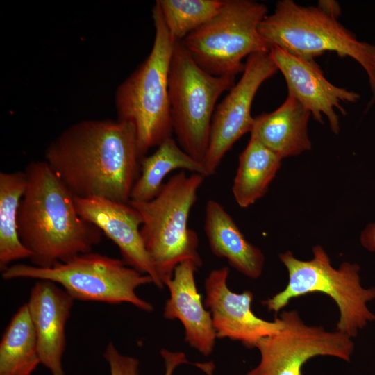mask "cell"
I'll list each match as a JSON object with an SVG mask.
<instances>
[{
  "instance_id": "6da1fadb",
  "label": "cell",
  "mask_w": 375,
  "mask_h": 375,
  "mask_svg": "<svg viewBox=\"0 0 375 375\" xmlns=\"http://www.w3.org/2000/svg\"><path fill=\"white\" fill-rule=\"evenodd\" d=\"M142 158L134 124L106 119L69 126L47 147L44 160L74 197L127 203Z\"/></svg>"
},
{
  "instance_id": "7a4b0ae2",
  "label": "cell",
  "mask_w": 375,
  "mask_h": 375,
  "mask_svg": "<svg viewBox=\"0 0 375 375\" xmlns=\"http://www.w3.org/2000/svg\"><path fill=\"white\" fill-rule=\"evenodd\" d=\"M26 189L17 218L22 243L31 252V265L50 267L92 251L102 231L78 213L74 196L44 161L24 169Z\"/></svg>"
},
{
  "instance_id": "3957f363",
  "label": "cell",
  "mask_w": 375,
  "mask_h": 375,
  "mask_svg": "<svg viewBox=\"0 0 375 375\" xmlns=\"http://www.w3.org/2000/svg\"><path fill=\"white\" fill-rule=\"evenodd\" d=\"M153 44L146 59L117 87V119L132 122L140 154L172 137L169 73L176 40L170 35L156 2L152 8Z\"/></svg>"
},
{
  "instance_id": "277c9868",
  "label": "cell",
  "mask_w": 375,
  "mask_h": 375,
  "mask_svg": "<svg viewBox=\"0 0 375 375\" xmlns=\"http://www.w3.org/2000/svg\"><path fill=\"white\" fill-rule=\"evenodd\" d=\"M204 178L180 171L169 178L152 200L130 201L141 215L144 244L164 285L180 263L190 260L198 268L202 265L199 238L188 227V219Z\"/></svg>"
},
{
  "instance_id": "5b68a950",
  "label": "cell",
  "mask_w": 375,
  "mask_h": 375,
  "mask_svg": "<svg viewBox=\"0 0 375 375\" xmlns=\"http://www.w3.org/2000/svg\"><path fill=\"white\" fill-rule=\"evenodd\" d=\"M258 32L269 47H280L308 59L326 51L356 60L365 70L375 99V45L358 41L335 17L318 6H302L292 0L278 1Z\"/></svg>"
},
{
  "instance_id": "8992f818",
  "label": "cell",
  "mask_w": 375,
  "mask_h": 375,
  "mask_svg": "<svg viewBox=\"0 0 375 375\" xmlns=\"http://www.w3.org/2000/svg\"><path fill=\"white\" fill-rule=\"evenodd\" d=\"M312 251L310 260H299L290 251L279 254L289 281L283 290L262 301V305L276 313L293 298L322 292L331 297L339 308L337 330L351 338L356 336L359 329L375 320V315L367 306L375 299V288L362 287L358 265L344 262L335 269L322 246L314 247Z\"/></svg>"
},
{
  "instance_id": "52a82bcc",
  "label": "cell",
  "mask_w": 375,
  "mask_h": 375,
  "mask_svg": "<svg viewBox=\"0 0 375 375\" xmlns=\"http://www.w3.org/2000/svg\"><path fill=\"white\" fill-rule=\"evenodd\" d=\"M1 272L5 280L26 278L52 281L74 300L128 303L146 312L153 310V306L135 291L142 285L153 283L151 276L126 265L122 260L99 253L78 254L50 267L19 263Z\"/></svg>"
},
{
  "instance_id": "ba28073f",
  "label": "cell",
  "mask_w": 375,
  "mask_h": 375,
  "mask_svg": "<svg viewBox=\"0 0 375 375\" xmlns=\"http://www.w3.org/2000/svg\"><path fill=\"white\" fill-rule=\"evenodd\" d=\"M267 6L252 0H224L218 12L181 42L195 62L217 76L243 72L242 60L250 55L269 51L258 32L267 15Z\"/></svg>"
},
{
  "instance_id": "9c48e42d",
  "label": "cell",
  "mask_w": 375,
  "mask_h": 375,
  "mask_svg": "<svg viewBox=\"0 0 375 375\" xmlns=\"http://www.w3.org/2000/svg\"><path fill=\"white\" fill-rule=\"evenodd\" d=\"M235 85V77L217 76L202 69L181 41H176L169 73L173 133L188 154L203 163L216 103Z\"/></svg>"
},
{
  "instance_id": "30bf717a",
  "label": "cell",
  "mask_w": 375,
  "mask_h": 375,
  "mask_svg": "<svg viewBox=\"0 0 375 375\" xmlns=\"http://www.w3.org/2000/svg\"><path fill=\"white\" fill-rule=\"evenodd\" d=\"M279 317L282 328L259 341L260 362L247 375H301L303 365L317 356L350 361L354 343L348 335L308 326L296 310L283 311Z\"/></svg>"
},
{
  "instance_id": "8fae6325",
  "label": "cell",
  "mask_w": 375,
  "mask_h": 375,
  "mask_svg": "<svg viewBox=\"0 0 375 375\" xmlns=\"http://www.w3.org/2000/svg\"><path fill=\"white\" fill-rule=\"evenodd\" d=\"M277 71L269 51L247 58L241 78L215 108L203 162L207 177L215 174L233 144L242 135L251 133L254 123L251 110L255 95L262 83Z\"/></svg>"
},
{
  "instance_id": "7c38bea8",
  "label": "cell",
  "mask_w": 375,
  "mask_h": 375,
  "mask_svg": "<svg viewBox=\"0 0 375 375\" xmlns=\"http://www.w3.org/2000/svg\"><path fill=\"white\" fill-rule=\"evenodd\" d=\"M229 268L213 269L205 280L204 306L212 315L217 338L240 341L249 348L256 347L263 338L278 332L283 322L276 317L272 322L257 317L251 310L253 294L232 292L227 285Z\"/></svg>"
},
{
  "instance_id": "4fadbf2b",
  "label": "cell",
  "mask_w": 375,
  "mask_h": 375,
  "mask_svg": "<svg viewBox=\"0 0 375 375\" xmlns=\"http://www.w3.org/2000/svg\"><path fill=\"white\" fill-rule=\"evenodd\" d=\"M269 52L285 79L288 94L297 99L319 123L324 124L323 115L326 116L331 131L338 134L339 117L335 109L346 115L341 103H355L359 94L331 84L314 60L299 57L278 47H271Z\"/></svg>"
},
{
  "instance_id": "5bb4252c",
  "label": "cell",
  "mask_w": 375,
  "mask_h": 375,
  "mask_svg": "<svg viewBox=\"0 0 375 375\" xmlns=\"http://www.w3.org/2000/svg\"><path fill=\"white\" fill-rule=\"evenodd\" d=\"M78 215L98 227L118 247L124 262L151 276L158 288L164 285L147 251L140 233L142 219L131 203H120L100 197H74Z\"/></svg>"
},
{
  "instance_id": "9a60e30c",
  "label": "cell",
  "mask_w": 375,
  "mask_h": 375,
  "mask_svg": "<svg viewBox=\"0 0 375 375\" xmlns=\"http://www.w3.org/2000/svg\"><path fill=\"white\" fill-rule=\"evenodd\" d=\"M74 299L58 284L39 280L27 304L35 332L41 363L51 375H66L62 358L65 349V326Z\"/></svg>"
},
{
  "instance_id": "2e32d148",
  "label": "cell",
  "mask_w": 375,
  "mask_h": 375,
  "mask_svg": "<svg viewBox=\"0 0 375 375\" xmlns=\"http://www.w3.org/2000/svg\"><path fill=\"white\" fill-rule=\"evenodd\" d=\"M198 267L190 260L180 263L173 276L165 283L169 298L163 315L168 319H178L185 329L186 342L205 356L213 351L217 336L212 315L204 308L194 278Z\"/></svg>"
},
{
  "instance_id": "e0dca14e",
  "label": "cell",
  "mask_w": 375,
  "mask_h": 375,
  "mask_svg": "<svg viewBox=\"0 0 375 375\" xmlns=\"http://www.w3.org/2000/svg\"><path fill=\"white\" fill-rule=\"evenodd\" d=\"M204 231L212 253L251 278L262 274L265 256L251 244L224 206L208 199L205 208Z\"/></svg>"
},
{
  "instance_id": "ac0fdd59",
  "label": "cell",
  "mask_w": 375,
  "mask_h": 375,
  "mask_svg": "<svg viewBox=\"0 0 375 375\" xmlns=\"http://www.w3.org/2000/svg\"><path fill=\"white\" fill-rule=\"evenodd\" d=\"M311 114L293 96L275 110L254 117L251 135L281 158L310 150L308 122Z\"/></svg>"
},
{
  "instance_id": "d6986e66",
  "label": "cell",
  "mask_w": 375,
  "mask_h": 375,
  "mask_svg": "<svg viewBox=\"0 0 375 375\" xmlns=\"http://www.w3.org/2000/svg\"><path fill=\"white\" fill-rule=\"evenodd\" d=\"M176 169L207 177L203 163L188 154L170 137L159 144L152 154L141 159L140 176L132 189L130 201L147 202L154 199L162 190L165 178Z\"/></svg>"
},
{
  "instance_id": "ffe728a7",
  "label": "cell",
  "mask_w": 375,
  "mask_h": 375,
  "mask_svg": "<svg viewBox=\"0 0 375 375\" xmlns=\"http://www.w3.org/2000/svg\"><path fill=\"white\" fill-rule=\"evenodd\" d=\"M282 158L251 135L239 157L232 185L237 204L247 208L262 198L281 165Z\"/></svg>"
},
{
  "instance_id": "44dd1931",
  "label": "cell",
  "mask_w": 375,
  "mask_h": 375,
  "mask_svg": "<svg viewBox=\"0 0 375 375\" xmlns=\"http://www.w3.org/2000/svg\"><path fill=\"white\" fill-rule=\"evenodd\" d=\"M41 363L27 304L12 316L0 342V375H31Z\"/></svg>"
},
{
  "instance_id": "7402d4cb",
  "label": "cell",
  "mask_w": 375,
  "mask_h": 375,
  "mask_svg": "<svg viewBox=\"0 0 375 375\" xmlns=\"http://www.w3.org/2000/svg\"><path fill=\"white\" fill-rule=\"evenodd\" d=\"M24 171L0 172V269L15 260L30 258L17 228L18 211L26 189Z\"/></svg>"
},
{
  "instance_id": "603a6c76",
  "label": "cell",
  "mask_w": 375,
  "mask_h": 375,
  "mask_svg": "<svg viewBox=\"0 0 375 375\" xmlns=\"http://www.w3.org/2000/svg\"><path fill=\"white\" fill-rule=\"evenodd\" d=\"M164 22L176 41L210 21L224 0H158Z\"/></svg>"
},
{
  "instance_id": "cb8c5ba5",
  "label": "cell",
  "mask_w": 375,
  "mask_h": 375,
  "mask_svg": "<svg viewBox=\"0 0 375 375\" xmlns=\"http://www.w3.org/2000/svg\"><path fill=\"white\" fill-rule=\"evenodd\" d=\"M103 356L109 365L110 375H140L138 360L122 355L112 342L107 344Z\"/></svg>"
},
{
  "instance_id": "d4e9b609",
  "label": "cell",
  "mask_w": 375,
  "mask_h": 375,
  "mask_svg": "<svg viewBox=\"0 0 375 375\" xmlns=\"http://www.w3.org/2000/svg\"><path fill=\"white\" fill-rule=\"evenodd\" d=\"M160 354L165 362V375H173L174 371L178 366L188 362L185 354L183 352H172L162 349Z\"/></svg>"
},
{
  "instance_id": "484cf974",
  "label": "cell",
  "mask_w": 375,
  "mask_h": 375,
  "mask_svg": "<svg viewBox=\"0 0 375 375\" xmlns=\"http://www.w3.org/2000/svg\"><path fill=\"white\" fill-rule=\"evenodd\" d=\"M361 244L370 251H375V223L369 224L360 235Z\"/></svg>"
},
{
  "instance_id": "4316f807",
  "label": "cell",
  "mask_w": 375,
  "mask_h": 375,
  "mask_svg": "<svg viewBox=\"0 0 375 375\" xmlns=\"http://www.w3.org/2000/svg\"><path fill=\"white\" fill-rule=\"evenodd\" d=\"M318 7L328 15L335 18L340 14L339 3L335 1H319Z\"/></svg>"
}]
</instances>
